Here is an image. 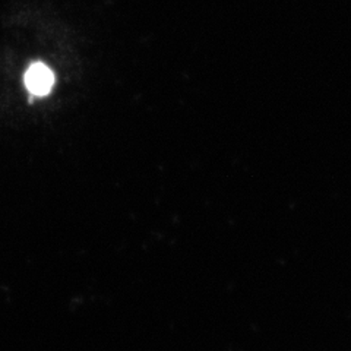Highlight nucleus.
I'll return each instance as SVG.
<instances>
[{
	"label": "nucleus",
	"mask_w": 351,
	"mask_h": 351,
	"mask_svg": "<svg viewBox=\"0 0 351 351\" xmlns=\"http://www.w3.org/2000/svg\"><path fill=\"white\" fill-rule=\"evenodd\" d=\"M54 73L47 64L43 62H34L28 66L24 75V84L29 95L34 98L47 97L54 86Z\"/></svg>",
	"instance_id": "obj_1"
}]
</instances>
